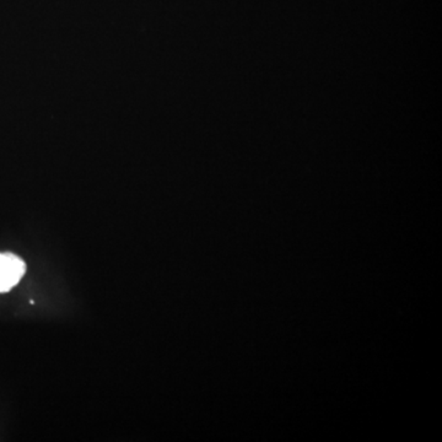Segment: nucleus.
<instances>
[{"label":"nucleus","instance_id":"obj_1","mask_svg":"<svg viewBox=\"0 0 442 442\" xmlns=\"http://www.w3.org/2000/svg\"><path fill=\"white\" fill-rule=\"evenodd\" d=\"M26 271V264L13 253H0V293L13 289Z\"/></svg>","mask_w":442,"mask_h":442}]
</instances>
